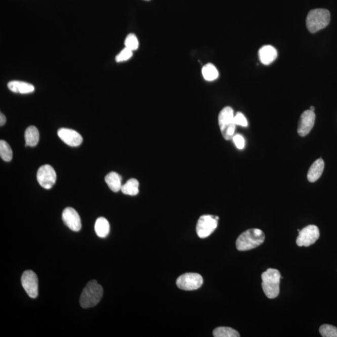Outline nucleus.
I'll list each match as a JSON object with an SVG mask.
<instances>
[{
    "label": "nucleus",
    "instance_id": "20e7f679",
    "mask_svg": "<svg viewBox=\"0 0 337 337\" xmlns=\"http://www.w3.org/2000/svg\"><path fill=\"white\" fill-rule=\"evenodd\" d=\"M330 21V13L328 10L317 9L310 11L306 19L307 29L312 33L327 27Z\"/></svg>",
    "mask_w": 337,
    "mask_h": 337
},
{
    "label": "nucleus",
    "instance_id": "2eb2a0df",
    "mask_svg": "<svg viewBox=\"0 0 337 337\" xmlns=\"http://www.w3.org/2000/svg\"><path fill=\"white\" fill-rule=\"evenodd\" d=\"M324 167V161L322 159L320 158L315 160L310 167L308 174H307L308 181L310 183H314L317 181L322 176Z\"/></svg>",
    "mask_w": 337,
    "mask_h": 337
},
{
    "label": "nucleus",
    "instance_id": "a878e982",
    "mask_svg": "<svg viewBox=\"0 0 337 337\" xmlns=\"http://www.w3.org/2000/svg\"><path fill=\"white\" fill-rule=\"evenodd\" d=\"M133 51L125 47L124 49H123L121 52L119 53L116 56V61L117 63L123 62V61H125L132 57L133 55Z\"/></svg>",
    "mask_w": 337,
    "mask_h": 337
},
{
    "label": "nucleus",
    "instance_id": "0eeeda50",
    "mask_svg": "<svg viewBox=\"0 0 337 337\" xmlns=\"http://www.w3.org/2000/svg\"><path fill=\"white\" fill-rule=\"evenodd\" d=\"M202 284L203 278L197 273H186L179 277L176 281L178 287L184 290H197Z\"/></svg>",
    "mask_w": 337,
    "mask_h": 337
},
{
    "label": "nucleus",
    "instance_id": "9b49d317",
    "mask_svg": "<svg viewBox=\"0 0 337 337\" xmlns=\"http://www.w3.org/2000/svg\"><path fill=\"white\" fill-rule=\"evenodd\" d=\"M315 114L314 112L307 110L302 114L298 125V132L302 137L309 135L315 124Z\"/></svg>",
    "mask_w": 337,
    "mask_h": 337
},
{
    "label": "nucleus",
    "instance_id": "c85d7f7f",
    "mask_svg": "<svg viewBox=\"0 0 337 337\" xmlns=\"http://www.w3.org/2000/svg\"><path fill=\"white\" fill-rule=\"evenodd\" d=\"M6 121V117H5V115L1 112V114H0V125L2 127V125H4L5 124Z\"/></svg>",
    "mask_w": 337,
    "mask_h": 337
},
{
    "label": "nucleus",
    "instance_id": "aec40b11",
    "mask_svg": "<svg viewBox=\"0 0 337 337\" xmlns=\"http://www.w3.org/2000/svg\"><path fill=\"white\" fill-rule=\"evenodd\" d=\"M139 182L137 179L131 178L121 187V191L123 194L135 196L139 193Z\"/></svg>",
    "mask_w": 337,
    "mask_h": 337
},
{
    "label": "nucleus",
    "instance_id": "6e6552de",
    "mask_svg": "<svg viewBox=\"0 0 337 337\" xmlns=\"http://www.w3.org/2000/svg\"><path fill=\"white\" fill-rule=\"evenodd\" d=\"M319 229L315 225H309L299 231L296 243L299 247H309L319 239Z\"/></svg>",
    "mask_w": 337,
    "mask_h": 337
},
{
    "label": "nucleus",
    "instance_id": "f03ea898",
    "mask_svg": "<svg viewBox=\"0 0 337 337\" xmlns=\"http://www.w3.org/2000/svg\"><path fill=\"white\" fill-rule=\"evenodd\" d=\"M103 288L95 280H91L82 290L79 304L83 309H89L98 305L103 298Z\"/></svg>",
    "mask_w": 337,
    "mask_h": 337
},
{
    "label": "nucleus",
    "instance_id": "c756f323",
    "mask_svg": "<svg viewBox=\"0 0 337 337\" xmlns=\"http://www.w3.org/2000/svg\"><path fill=\"white\" fill-rule=\"evenodd\" d=\"M310 111H313V112H314V111H315V108H314V106H311V107H310Z\"/></svg>",
    "mask_w": 337,
    "mask_h": 337
},
{
    "label": "nucleus",
    "instance_id": "1a4fd4ad",
    "mask_svg": "<svg viewBox=\"0 0 337 337\" xmlns=\"http://www.w3.org/2000/svg\"><path fill=\"white\" fill-rule=\"evenodd\" d=\"M36 177L39 185L46 189L52 188L57 178L54 168L49 164H45L40 167L37 171Z\"/></svg>",
    "mask_w": 337,
    "mask_h": 337
},
{
    "label": "nucleus",
    "instance_id": "5701e85b",
    "mask_svg": "<svg viewBox=\"0 0 337 337\" xmlns=\"http://www.w3.org/2000/svg\"><path fill=\"white\" fill-rule=\"evenodd\" d=\"M0 156L6 162H10L13 157L12 148L9 144L4 140L0 141Z\"/></svg>",
    "mask_w": 337,
    "mask_h": 337
},
{
    "label": "nucleus",
    "instance_id": "9d476101",
    "mask_svg": "<svg viewBox=\"0 0 337 337\" xmlns=\"http://www.w3.org/2000/svg\"><path fill=\"white\" fill-rule=\"evenodd\" d=\"M21 284L29 298L35 299L38 295V279L32 271L24 272L21 277Z\"/></svg>",
    "mask_w": 337,
    "mask_h": 337
},
{
    "label": "nucleus",
    "instance_id": "f257e3e1",
    "mask_svg": "<svg viewBox=\"0 0 337 337\" xmlns=\"http://www.w3.org/2000/svg\"><path fill=\"white\" fill-rule=\"evenodd\" d=\"M265 240L264 232L259 229H250L243 232L236 240L238 250L247 251L259 247Z\"/></svg>",
    "mask_w": 337,
    "mask_h": 337
},
{
    "label": "nucleus",
    "instance_id": "7ed1b4c3",
    "mask_svg": "<svg viewBox=\"0 0 337 337\" xmlns=\"http://www.w3.org/2000/svg\"><path fill=\"white\" fill-rule=\"evenodd\" d=\"M280 273L275 269H269L262 274V287L269 299L277 298L280 293Z\"/></svg>",
    "mask_w": 337,
    "mask_h": 337
},
{
    "label": "nucleus",
    "instance_id": "bb28decb",
    "mask_svg": "<svg viewBox=\"0 0 337 337\" xmlns=\"http://www.w3.org/2000/svg\"><path fill=\"white\" fill-rule=\"evenodd\" d=\"M234 122L236 125H241L242 127H247L248 122L246 119L244 115L241 112H237L236 115L234 116Z\"/></svg>",
    "mask_w": 337,
    "mask_h": 337
},
{
    "label": "nucleus",
    "instance_id": "cd10ccee",
    "mask_svg": "<svg viewBox=\"0 0 337 337\" xmlns=\"http://www.w3.org/2000/svg\"><path fill=\"white\" fill-rule=\"evenodd\" d=\"M234 143L236 146L237 148L239 149H242L245 147V140L243 136L240 135H236L234 136L233 138Z\"/></svg>",
    "mask_w": 337,
    "mask_h": 337
},
{
    "label": "nucleus",
    "instance_id": "7c9ffc66",
    "mask_svg": "<svg viewBox=\"0 0 337 337\" xmlns=\"http://www.w3.org/2000/svg\"><path fill=\"white\" fill-rule=\"evenodd\" d=\"M145 1H149V0H145Z\"/></svg>",
    "mask_w": 337,
    "mask_h": 337
},
{
    "label": "nucleus",
    "instance_id": "4468645a",
    "mask_svg": "<svg viewBox=\"0 0 337 337\" xmlns=\"http://www.w3.org/2000/svg\"><path fill=\"white\" fill-rule=\"evenodd\" d=\"M259 55L261 63L265 65H269L276 60L277 52L274 47L266 45L259 51Z\"/></svg>",
    "mask_w": 337,
    "mask_h": 337
},
{
    "label": "nucleus",
    "instance_id": "a211bd4d",
    "mask_svg": "<svg viewBox=\"0 0 337 337\" xmlns=\"http://www.w3.org/2000/svg\"><path fill=\"white\" fill-rule=\"evenodd\" d=\"M25 146L34 147L38 143L39 134L38 130L35 127L31 125L26 130L25 133Z\"/></svg>",
    "mask_w": 337,
    "mask_h": 337
},
{
    "label": "nucleus",
    "instance_id": "423d86ee",
    "mask_svg": "<svg viewBox=\"0 0 337 337\" xmlns=\"http://www.w3.org/2000/svg\"><path fill=\"white\" fill-rule=\"evenodd\" d=\"M219 217L212 215H203L197 221L196 232L200 239H205L215 232L218 227Z\"/></svg>",
    "mask_w": 337,
    "mask_h": 337
},
{
    "label": "nucleus",
    "instance_id": "39448f33",
    "mask_svg": "<svg viewBox=\"0 0 337 337\" xmlns=\"http://www.w3.org/2000/svg\"><path fill=\"white\" fill-rule=\"evenodd\" d=\"M234 116L233 109L229 106L223 108L219 115V125L222 135L227 141L234 137L236 127L234 122Z\"/></svg>",
    "mask_w": 337,
    "mask_h": 337
},
{
    "label": "nucleus",
    "instance_id": "b1692460",
    "mask_svg": "<svg viewBox=\"0 0 337 337\" xmlns=\"http://www.w3.org/2000/svg\"><path fill=\"white\" fill-rule=\"evenodd\" d=\"M319 331L323 337H337V328L333 325H322L320 327Z\"/></svg>",
    "mask_w": 337,
    "mask_h": 337
},
{
    "label": "nucleus",
    "instance_id": "ddd939ff",
    "mask_svg": "<svg viewBox=\"0 0 337 337\" xmlns=\"http://www.w3.org/2000/svg\"><path fill=\"white\" fill-rule=\"evenodd\" d=\"M59 137L64 143L71 147H77L81 145L83 139L80 134L76 131L67 129V128H61L58 131Z\"/></svg>",
    "mask_w": 337,
    "mask_h": 337
},
{
    "label": "nucleus",
    "instance_id": "f8f14e48",
    "mask_svg": "<svg viewBox=\"0 0 337 337\" xmlns=\"http://www.w3.org/2000/svg\"><path fill=\"white\" fill-rule=\"evenodd\" d=\"M62 219L64 223L71 231L78 232L81 229V218L74 208L67 207L63 210Z\"/></svg>",
    "mask_w": 337,
    "mask_h": 337
},
{
    "label": "nucleus",
    "instance_id": "6ab92c4d",
    "mask_svg": "<svg viewBox=\"0 0 337 337\" xmlns=\"http://www.w3.org/2000/svg\"><path fill=\"white\" fill-rule=\"evenodd\" d=\"M95 229L98 237L105 238L108 236L110 231L108 221L103 217L99 218L96 221Z\"/></svg>",
    "mask_w": 337,
    "mask_h": 337
},
{
    "label": "nucleus",
    "instance_id": "f3484780",
    "mask_svg": "<svg viewBox=\"0 0 337 337\" xmlns=\"http://www.w3.org/2000/svg\"><path fill=\"white\" fill-rule=\"evenodd\" d=\"M121 181V176L117 173H109L105 177V182L107 185L114 192H119L121 190L122 187Z\"/></svg>",
    "mask_w": 337,
    "mask_h": 337
},
{
    "label": "nucleus",
    "instance_id": "393cba45",
    "mask_svg": "<svg viewBox=\"0 0 337 337\" xmlns=\"http://www.w3.org/2000/svg\"><path fill=\"white\" fill-rule=\"evenodd\" d=\"M124 45L125 47L129 48L133 52V51L138 50L139 48V41L137 37H136L135 34H130L125 39Z\"/></svg>",
    "mask_w": 337,
    "mask_h": 337
},
{
    "label": "nucleus",
    "instance_id": "4be33fe9",
    "mask_svg": "<svg viewBox=\"0 0 337 337\" xmlns=\"http://www.w3.org/2000/svg\"><path fill=\"white\" fill-rule=\"evenodd\" d=\"M213 335L215 337H239L240 334L234 328L227 327H220L215 329Z\"/></svg>",
    "mask_w": 337,
    "mask_h": 337
},
{
    "label": "nucleus",
    "instance_id": "412c9836",
    "mask_svg": "<svg viewBox=\"0 0 337 337\" xmlns=\"http://www.w3.org/2000/svg\"><path fill=\"white\" fill-rule=\"evenodd\" d=\"M203 77L208 81H212L219 77V71L213 64L208 63L203 67L202 69Z\"/></svg>",
    "mask_w": 337,
    "mask_h": 337
},
{
    "label": "nucleus",
    "instance_id": "dca6fc26",
    "mask_svg": "<svg viewBox=\"0 0 337 337\" xmlns=\"http://www.w3.org/2000/svg\"><path fill=\"white\" fill-rule=\"evenodd\" d=\"M8 88L13 93L20 94H28L33 93L34 91V87L33 85L28 83V82L12 81L9 82Z\"/></svg>",
    "mask_w": 337,
    "mask_h": 337
}]
</instances>
